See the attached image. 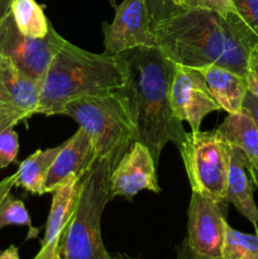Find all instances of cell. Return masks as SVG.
<instances>
[{
    "label": "cell",
    "mask_w": 258,
    "mask_h": 259,
    "mask_svg": "<svg viewBox=\"0 0 258 259\" xmlns=\"http://www.w3.org/2000/svg\"><path fill=\"white\" fill-rule=\"evenodd\" d=\"M19 153V136L14 128L0 132V171L17 161Z\"/></svg>",
    "instance_id": "cell-22"
},
{
    "label": "cell",
    "mask_w": 258,
    "mask_h": 259,
    "mask_svg": "<svg viewBox=\"0 0 258 259\" xmlns=\"http://www.w3.org/2000/svg\"><path fill=\"white\" fill-rule=\"evenodd\" d=\"M50 258L51 257H47V255H45V254H42V253L38 252V254L35 255V257L33 258V259H50Z\"/></svg>",
    "instance_id": "cell-36"
},
{
    "label": "cell",
    "mask_w": 258,
    "mask_h": 259,
    "mask_svg": "<svg viewBox=\"0 0 258 259\" xmlns=\"http://www.w3.org/2000/svg\"><path fill=\"white\" fill-rule=\"evenodd\" d=\"M217 131L230 147L239 149L258 171V126L247 110L228 114Z\"/></svg>",
    "instance_id": "cell-17"
},
{
    "label": "cell",
    "mask_w": 258,
    "mask_h": 259,
    "mask_svg": "<svg viewBox=\"0 0 258 259\" xmlns=\"http://www.w3.org/2000/svg\"><path fill=\"white\" fill-rule=\"evenodd\" d=\"M113 259H144L142 257H131V255L125 254V253H116L113 255Z\"/></svg>",
    "instance_id": "cell-34"
},
{
    "label": "cell",
    "mask_w": 258,
    "mask_h": 259,
    "mask_svg": "<svg viewBox=\"0 0 258 259\" xmlns=\"http://www.w3.org/2000/svg\"><path fill=\"white\" fill-rule=\"evenodd\" d=\"M179 151L192 192L224 202L232 147L217 129L186 133Z\"/></svg>",
    "instance_id": "cell-6"
},
{
    "label": "cell",
    "mask_w": 258,
    "mask_h": 259,
    "mask_svg": "<svg viewBox=\"0 0 258 259\" xmlns=\"http://www.w3.org/2000/svg\"><path fill=\"white\" fill-rule=\"evenodd\" d=\"M157 47L176 65L227 67L245 76L252 46L227 19L201 9H182L153 27Z\"/></svg>",
    "instance_id": "cell-2"
},
{
    "label": "cell",
    "mask_w": 258,
    "mask_h": 259,
    "mask_svg": "<svg viewBox=\"0 0 258 259\" xmlns=\"http://www.w3.org/2000/svg\"><path fill=\"white\" fill-rule=\"evenodd\" d=\"M99 159L90 134L78 126L77 132L62 143L45 180V194L76 180H82Z\"/></svg>",
    "instance_id": "cell-13"
},
{
    "label": "cell",
    "mask_w": 258,
    "mask_h": 259,
    "mask_svg": "<svg viewBox=\"0 0 258 259\" xmlns=\"http://www.w3.org/2000/svg\"><path fill=\"white\" fill-rule=\"evenodd\" d=\"M7 106V91H5L4 81H3L2 73H0V113L5 109Z\"/></svg>",
    "instance_id": "cell-31"
},
{
    "label": "cell",
    "mask_w": 258,
    "mask_h": 259,
    "mask_svg": "<svg viewBox=\"0 0 258 259\" xmlns=\"http://www.w3.org/2000/svg\"><path fill=\"white\" fill-rule=\"evenodd\" d=\"M121 83L115 56L89 52L66 40L40 81L35 114L61 115L71 101L114 93Z\"/></svg>",
    "instance_id": "cell-3"
},
{
    "label": "cell",
    "mask_w": 258,
    "mask_h": 259,
    "mask_svg": "<svg viewBox=\"0 0 258 259\" xmlns=\"http://www.w3.org/2000/svg\"><path fill=\"white\" fill-rule=\"evenodd\" d=\"M111 171L110 162L99 158L82 179L73 214L58 244V252L65 259H113L101 237V217L114 199Z\"/></svg>",
    "instance_id": "cell-4"
},
{
    "label": "cell",
    "mask_w": 258,
    "mask_h": 259,
    "mask_svg": "<svg viewBox=\"0 0 258 259\" xmlns=\"http://www.w3.org/2000/svg\"><path fill=\"white\" fill-rule=\"evenodd\" d=\"M146 5L152 23H153V27L156 23L161 22V20L174 15L175 13L182 10L175 7L171 0H146Z\"/></svg>",
    "instance_id": "cell-25"
},
{
    "label": "cell",
    "mask_w": 258,
    "mask_h": 259,
    "mask_svg": "<svg viewBox=\"0 0 258 259\" xmlns=\"http://www.w3.org/2000/svg\"><path fill=\"white\" fill-rule=\"evenodd\" d=\"M248 171H249L250 177H252L253 184L255 185V187H257V190H258V171L255 168H253V167L250 166V163L248 164Z\"/></svg>",
    "instance_id": "cell-33"
},
{
    "label": "cell",
    "mask_w": 258,
    "mask_h": 259,
    "mask_svg": "<svg viewBox=\"0 0 258 259\" xmlns=\"http://www.w3.org/2000/svg\"><path fill=\"white\" fill-rule=\"evenodd\" d=\"M61 115L90 134L99 158L108 159L113 169L134 142L133 125L116 91L71 101Z\"/></svg>",
    "instance_id": "cell-5"
},
{
    "label": "cell",
    "mask_w": 258,
    "mask_h": 259,
    "mask_svg": "<svg viewBox=\"0 0 258 259\" xmlns=\"http://www.w3.org/2000/svg\"><path fill=\"white\" fill-rule=\"evenodd\" d=\"M109 2H110V4L115 8V0H109Z\"/></svg>",
    "instance_id": "cell-38"
},
{
    "label": "cell",
    "mask_w": 258,
    "mask_h": 259,
    "mask_svg": "<svg viewBox=\"0 0 258 259\" xmlns=\"http://www.w3.org/2000/svg\"><path fill=\"white\" fill-rule=\"evenodd\" d=\"M169 101L174 115L199 132L202 120L212 111L222 110L210 94L201 73L195 68L177 65L172 80Z\"/></svg>",
    "instance_id": "cell-10"
},
{
    "label": "cell",
    "mask_w": 258,
    "mask_h": 259,
    "mask_svg": "<svg viewBox=\"0 0 258 259\" xmlns=\"http://www.w3.org/2000/svg\"><path fill=\"white\" fill-rule=\"evenodd\" d=\"M243 109L250 114V116H252L253 120L255 121V124L258 126V99L254 95H252L249 91L245 95L244 103H243Z\"/></svg>",
    "instance_id": "cell-28"
},
{
    "label": "cell",
    "mask_w": 258,
    "mask_h": 259,
    "mask_svg": "<svg viewBox=\"0 0 258 259\" xmlns=\"http://www.w3.org/2000/svg\"><path fill=\"white\" fill-rule=\"evenodd\" d=\"M65 42V38L53 28L43 38H32L22 34L10 12L0 20V53L10 58L23 72L39 82L47 72L53 57Z\"/></svg>",
    "instance_id": "cell-7"
},
{
    "label": "cell",
    "mask_w": 258,
    "mask_h": 259,
    "mask_svg": "<svg viewBox=\"0 0 258 259\" xmlns=\"http://www.w3.org/2000/svg\"><path fill=\"white\" fill-rule=\"evenodd\" d=\"M61 148L62 144L53 148L37 149L28 158L20 162L19 168L14 174L15 186L22 187L32 195L45 194V180Z\"/></svg>",
    "instance_id": "cell-18"
},
{
    "label": "cell",
    "mask_w": 258,
    "mask_h": 259,
    "mask_svg": "<svg viewBox=\"0 0 258 259\" xmlns=\"http://www.w3.org/2000/svg\"><path fill=\"white\" fill-rule=\"evenodd\" d=\"M248 91L258 99V45L250 50L245 72Z\"/></svg>",
    "instance_id": "cell-26"
},
{
    "label": "cell",
    "mask_w": 258,
    "mask_h": 259,
    "mask_svg": "<svg viewBox=\"0 0 258 259\" xmlns=\"http://www.w3.org/2000/svg\"><path fill=\"white\" fill-rule=\"evenodd\" d=\"M15 186V175L7 177V179L2 180L0 181V204H2L3 200L7 197V195L10 194L13 187Z\"/></svg>",
    "instance_id": "cell-29"
},
{
    "label": "cell",
    "mask_w": 258,
    "mask_h": 259,
    "mask_svg": "<svg viewBox=\"0 0 258 259\" xmlns=\"http://www.w3.org/2000/svg\"><path fill=\"white\" fill-rule=\"evenodd\" d=\"M104 53L116 56L138 47H157L146 0H123L115 5L111 23H103Z\"/></svg>",
    "instance_id": "cell-8"
},
{
    "label": "cell",
    "mask_w": 258,
    "mask_h": 259,
    "mask_svg": "<svg viewBox=\"0 0 258 259\" xmlns=\"http://www.w3.org/2000/svg\"><path fill=\"white\" fill-rule=\"evenodd\" d=\"M176 259H222V258H210L205 257V255L197 254L194 250L190 248V245L187 244V240L184 239V242L181 243V245L177 249V257Z\"/></svg>",
    "instance_id": "cell-27"
},
{
    "label": "cell",
    "mask_w": 258,
    "mask_h": 259,
    "mask_svg": "<svg viewBox=\"0 0 258 259\" xmlns=\"http://www.w3.org/2000/svg\"><path fill=\"white\" fill-rule=\"evenodd\" d=\"M9 12L18 30L27 37L43 38L53 28L35 0H12Z\"/></svg>",
    "instance_id": "cell-19"
},
{
    "label": "cell",
    "mask_w": 258,
    "mask_h": 259,
    "mask_svg": "<svg viewBox=\"0 0 258 259\" xmlns=\"http://www.w3.org/2000/svg\"><path fill=\"white\" fill-rule=\"evenodd\" d=\"M81 182L82 180L71 181L52 192V204L39 250L42 254L52 257L57 252L61 237L73 214L76 200L81 190Z\"/></svg>",
    "instance_id": "cell-16"
},
{
    "label": "cell",
    "mask_w": 258,
    "mask_h": 259,
    "mask_svg": "<svg viewBox=\"0 0 258 259\" xmlns=\"http://www.w3.org/2000/svg\"><path fill=\"white\" fill-rule=\"evenodd\" d=\"M220 258L258 259V230L255 234H247L228 224Z\"/></svg>",
    "instance_id": "cell-20"
},
{
    "label": "cell",
    "mask_w": 258,
    "mask_h": 259,
    "mask_svg": "<svg viewBox=\"0 0 258 259\" xmlns=\"http://www.w3.org/2000/svg\"><path fill=\"white\" fill-rule=\"evenodd\" d=\"M171 2H172V4L175 5V7L182 9V4H184V0H171Z\"/></svg>",
    "instance_id": "cell-35"
},
{
    "label": "cell",
    "mask_w": 258,
    "mask_h": 259,
    "mask_svg": "<svg viewBox=\"0 0 258 259\" xmlns=\"http://www.w3.org/2000/svg\"><path fill=\"white\" fill-rule=\"evenodd\" d=\"M228 202L192 192L187 210V244L197 254L220 258L227 229Z\"/></svg>",
    "instance_id": "cell-9"
},
{
    "label": "cell",
    "mask_w": 258,
    "mask_h": 259,
    "mask_svg": "<svg viewBox=\"0 0 258 259\" xmlns=\"http://www.w3.org/2000/svg\"><path fill=\"white\" fill-rule=\"evenodd\" d=\"M248 159L237 148L232 147L230 164L227 177L225 201L232 204L258 230V207L253 196V180L248 171Z\"/></svg>",
    "instance_id": "cell-14"
},
{
    "label": "cell",
    "mask_w": 258,
    "mask_h": 259,
    "mask_svg": "<svg viewBox=\"0 0 258 259\" xmlns=\"http://www.w3.org/2000/svg\"><path fill=\"white\" fill-rule=\"evenodd\" d=\"M10 2L12 0H0V20L2 18L9 12V7H10Z\"/></svg>",
    "instance_id": "cell-32"
},
{
    "label": "cell",
    "mask_w": 258,
    "mask_h": 259,
    "mask_svg": "<svg viewBox=\"0 0 258 259\" xmlns=\"http://www.w3.org/2000/svg\"><path fill=\"white\" fill-rule=\"evenodd\" d=\"M240 20L258 39V0H232Z\"/></svg>",
    "instance_id": "cell-24"
},
{
    "label": "cell",
    "mask_w": 258,
    "mask_h": 259,
    "mask_svg": "<svg viewBox=\"0 0 258 259\" xmlns=\"http://www.w3.org/2000/svg\"><path fill=\"white\" fill-rule=\"evenodd\" d=\"M0 259H20L19 250L15 245H10L5 250L0 252Z\"/></svg>",
    "instance_id": "cell-30"
},
{
    "label": "cell",
    "mask_w": 258,
    "mask_h": 259,
    "mask_svg": "<svg viewBox=\"0 0 258 259\" xmlns=\"http://www.w3.org/2000/svg\"><path fill=\"white\" fill-rule=\"evenodd\" d=\"M195 70L202 75L210 94L222 110L228 114L243 110V103L248 93L245 76L218 65H209Z\"/></svg>",
    "instance_id": "cell-15"
},
{
    "label": "cell",
    "mask_w": 258,
    "mask_h": 259,
    "mask_svg": "<svg viewBox=\"0 0 258 259\" xmlns=\"http://www.w3.org/2000/svg\"><path fill=\"white\" fill-rule=\"evenodd\" d=\"M182 9H201L219 14L224 19L237 15L232 0H184Z\"/></svg>",
    "instance_id": "cell-23"
},
{
    "label": "cell",
    "mask_w": 258,
    "mask_h": 259,
    "mask_svg": "<svg viewBox=\"0 0 258 259\" xmlns=\"http://www.w3.org/2000/svg\"><path fill=\"white\" fill-rule=\"evenodd\" d=\"M8 225H22V227H28L29 234L28 238L37 237L39 230L34 229L32 225L29 212L27 207L20 200L15 199L12 194L7 195L4 200L0 204V232L3 228Z\"/></svg>",
    "instance_id": "cell-21"
},
{
    "label": "cell",
    "mask_w": 258,
    "mask_h": 259,
    "mask_svg": "<svg viewBox=\"0 0 258 259\" xmlns=\"http://www.w3.org/2000/svg\"><path fill=\"white\" fill-rule=\"evenodd\" d=\"M123 75L116 90L134 129V142L148 148L156 164L168 142L179 148L187 132L169 101L177 65L158 47H138L115 56Z\"/></svg>",
    "instance_id": "cell-1"
},
{
    "label": "cell",
    "mask_w": 258,
    "mask_h": 259,
    "mask_svg": "<svg viewBox=\"0 0 258 259\" xmlns=\"http://www.w3.org/2000/svg\"><path fill=\"white\" fill-rule=\"evenodd\" d=\"M50 259H65V258H63V257H62V255H61V254H60V252H58V249H57V252H56V253H55V254H53V255H52V257H51Z\"/></svg>",
    "instance_id": "cell-37"
},
{
    "label": "cell",
    "mask_w": 258,
    "mask_h": 259,
    "mask_svg": "<svg viewBox=\"0 0 258 259\" xmlns=\"http://www.w3.org/2000/svg\"><path fill=\"white\" fill-rule=\"evenodd\" d=\"M156 162L151 152L139 142H133L115 168L111 171L110 189L113 197L121 196L132 200L138 192H161L157 180Z\"/></svg>",
    "instance_id": "cell-12"
},
{
    "label": "cell",
    "mask_w": 258,
    "mask_h": 259,
    "mask_svg": "<svg viewBox=\"0 0 258 259\" xmlns=\"http://www.w3.org/2000/svg\"><path fill=\"white\" fill-rule=\"evenodd\" d=\"M0 73L7 91V106L0 113V132L14 128L37 113L40 82L23 72L10 58L0 53Z\"/></svg>",
    "instance_id": "cell-11"
}]
</instances>
